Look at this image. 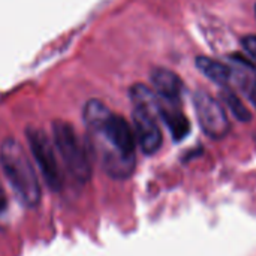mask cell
<instances>
[{
    "instance_id": "cell-1",
    "label": "cell",
    "mask_w": 256,
    "mask_h": 256,
    "mask_svg": "<svg viewBox=\"0 0 256 256\" xmlns=\"http://www.w3.org/2000/svg\"><path fill=\"white\" fill-rule=\"evenodd\" d=\"M87 144L106 176L124 180L135 171L136 140L128 120L112 112L102 100L90 99L82 108Z\"/></svg>"
},
{
    "instance_id": "cell-2",
    "label": "cell",
    "mask_w": 256,
    "mask_h": 256,
    "mask_svg": "<svg viewBox=\"0 0 256 256\" xmlns=\"http://www.w3.org/2000/svg\"><path fill=\"white\" fill-rule=\"evenodd\" d=\"M0 168L16 194L21 204L36 207L40 202L42 190L33 164L15 138H4L0 144Z\"/></svg>"
},
{
    "instance_id": "cell-3",
    "label": "cell",
    "mask_w": 256,
    "mask_h": 256,
    "mask_svg": "<svg viewBox=\"0 0 256 256\" xmlns=\"http://www.w3.org/2000/svg\"><path fill=\"white\" fill-rule=\"evenodd\" d=\"M52 142L68 172L78 183H87L93 174L92 152L87 140L81 138L74 124L69 122L54 120Z\"/></svg>"
},
{
    "instance_id": "cell-4",
    "label": "cell",
    "mask_w": 256,
    "mask_h": 256,
    "mask_svg": "<svg viewBox=\"0 0 256 256\" xmlns=\"http://www.w3.org/2000/svg\"><path fill=\"white\" fill-rule=\"evenodd\" d=\"M26 136H27L28 148L36 160V165L44 180L52 190H58L62 188L63 178H62V171H60L54 142L50 140L45 130L36 126H28L26 129Z\"/></svg>"
},
{
    "instance_id": "cell-5",
    "label": "cell",
    "mask_w": 256,
    "mask_h": 256,
    "mask_svg": "<svg viewBox=\"0 0 256 256\" xmlns=\"http://www.w3.org/2000/svg\"><path fill=\"white\" fill-rule=\"evenodd\" d=\"M192 102L202 132L212 140H224L231 130V122L224 105L204 90H196Z\"/></svg>"
},
{
    "instance_id": "cell-6",
    "label": "cell",
    "mask_w": 256,
    "mask_h": 256,
    "mask_svg": "<svg viewBox=\"0 0 256 256\" xmlns=\"http://www.w3.org/2000/svg\"><path fill=\"white\" fill-rule=\"evenodd\" d=\"M158 112L144 106H134L132 129L136 144L144 154H154L162 147V130L158 123Z\"/></svg>"
},
{
    "instance_id": "cell-7",
    "label": "cell",
    "mask_w": 256,
    "mask_h": 256,
    "mask_svg": "<svg viewBox=\"0 0 256 256\" xmlns=\"http://www.w3.org/2000/svg\"><path fill=\"white\" fill-rule=\"evenodd\" d=\"M150 82L153 86L154 93L164 102L177 104L183 94V81L171 69L154 68L150 74Z\"/></svg>"
},
{
    "instance_id": "cell-8",
    "label": "cell",
    "mask_w": 256,
    "mask_h": 256,
    "mask_svg": "<svg viewBox=\"0 0 256 256\" xmlns=\"http://www.w3.org/2000/svg\"><path fill=\"white\" fill-rule=\"evenodd\" d=\"M159 117L165 122V124L168 126V129L176 141H182L183 138L188 136V134L190 130V123H189L188 117L180 110H177L174 106V104L160 100Z\"/></svg>"
},
{
    "instance_id": "cell-9",
    "label": "cell",
    "mask_w": 256,
    "mask_h": 256,
    "mask_svg": "<svg viewBox=\"0 0 256 256\" xmlns=\"http://www.w3.org/2000/svg\"><path fill=\"white\" fill-rule=\"evenodd\" d=\"M195 66L201 70L204 76H207L210 81L219 84V86H226L232 80V68L228 64L218 62L214 58H210L207 56H200L195 58Z\"/></svg>"
},
{
    "instance_id": "cell-10",
    "label": "cell",
    "mask_w": 256,
    "mask_h": 256,
    "mask_svg": "<svg viewBox=\"0 0 256 256\" xmlns=\"http://www.w3.org/2000/svg\"><path fill=\"white\" fill-rule=\"evenodd\" d=\"M220 99L226 105V108H230V111L232 112V116L238 122L246 123V122H250L252 120V112L249 111V108L244 105V102L240 99V96H237V93L234 90L226 88V87L222 88Z\"/></svg>"
},
{
    "instance_id": "cell-11",
    "label": "cell",
    "mask_w": 256,
    "mask_h": 256,
    "mask_svg": "<svg viewBox=\"0 0 256 256\" xmlns=\"http://www.w3.org/2000/svg\"><path fill=\"white\" fill-rule=\"evenodd\" d=\"M242 44H243V48L246 50V52L256 60V34H249V36L243 38Z\"/></svg>"
},
{
    "instance_id": "cell-12",
    "label": "cell",
    "mask_w": 256,
    "mask_h": 256,
    "mask_svg": "<svg viewBox=\"0 0 256 256\" xmlns=\"http://www.w3.org/2000/svg\"><path fill=\"white\" fill-rule=\"evenodd\" d=\"M244 93H248V96H249V99H250V102L254 104V106L256 108V72L252 75V78L249 80V82L246 84V87H244V90H243Z\"/></svg>"
},
{
    "instance_id": "cell-13",
    "label": "cell",
    "mask_w": 256,
    "mask_h": 256,
    "mask_svg": "<svg viewBox=\"0 0 256 256\" xmlns=\"http://www.w3.org/2000/svg\"><path fill=\"white\" fill-rule=\"evenodd\" d=\"M6 207H8V198H6L4 188H3V184H2V182H0V214L4 213Z\"/></svg>"
},
{
    "instance_id": "cell-14",
    "label": "cell",
    "mask_w": 256,
    "mask_h": 256,
    "mask_svg": "<svg viewBox=\"0 0 256 256\" xmlns=\"http://www.w3.org/2000/svg\"><path fill=\"white\" fill-rule=\"evenodd\" d=\"M255 15H256V4H255Z\"/></svg>"
}]
</instances>
